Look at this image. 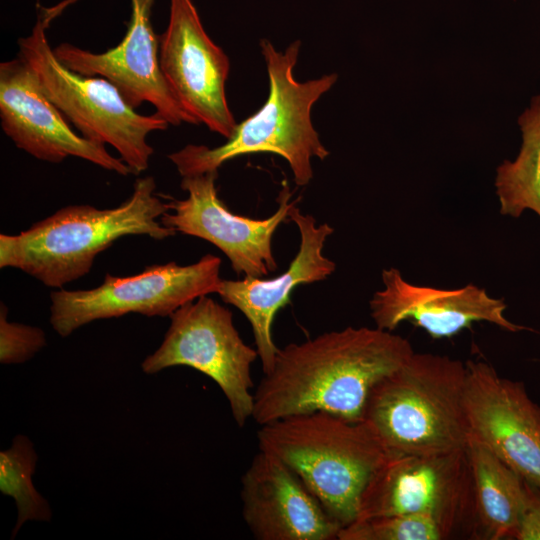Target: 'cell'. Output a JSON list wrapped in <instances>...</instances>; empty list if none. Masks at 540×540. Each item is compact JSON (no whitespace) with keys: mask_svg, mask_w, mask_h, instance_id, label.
<instances>
[{"mask_svg":"<svg viewBox=\"0 0 540 540\" xmlns=\"http://www.w3.org/2000/svg\"><path fill=\"white\" fill-rule=\"evenodd\" d=\"M413 353L409 341L391 331L351 326L278 348L254 392L252 419L261 426L321 411L362 421L371 389Z\"/></svg>","mask_w":540,"mask_h":540,"instance_id":"obj_1","label":"cell"},{"mask_svg":"<svg viewBox=\"0 0 540 540\" xmlns=\"http://www.w3.org/2000/svg\"><path fill=\"white\" fill-rule=\"evenodd\" d=\"M168 202L156 193L152 176L138 178L120 205L100 209L69 205L19 234L0 235V268H15L47 287L63 288L90 272L98 254L128 235L163 240L177 232L160 218Z\"/></svg>","mask_w":540,"mask_h":540,"instance_id":"obj_2","label":"cell"},{"mask_svg":"<svg viewBox=\"0 0 540 540\" xmlns=\"http://www.w3.org/2000/svg\"><path fill=\"white\" fill-rule=\"evenodd\" d=\"M301 42L277 51L267 40L260 41L267 66L269 95L253 115L237 124L233 135L218 147L188 144L168 155L182 177L218 171L225 162L241 155L268 152L289 164L297 186L313 177L312 158L324 160L330 154L320 141L311 121L315 102L336 83L337 74L298 82L293 70Z\"/></svg>","mask_w":540,"mask_h":540,"instance_id":"obj_3","label":"cell"},{"mask_svg":"<svg viewBox=\"0 0 540 540\" xmlns=\"http://www.w3.org/2000/svg\"><path fill=\"white\" fill-rule=\"evenodd\" d=\"M257 438L259 449L292 469L341 528L356 520L365 486L390 453L366 421L321 411L263 424Z\"/></svg>","mask_w":540,"mask_h":540,"instance_id":"obj_4","label":"cell"},{"mask_svg":"<svg viewBox=\"0 0 540 540\" xmlns=\"http://www.w3.org/2000/svg\"><path fill=\"white\" fill-rule=\"evenodd\" d=\"M466 363L416 353L371 389L363 414L391 453L435 454L466 447Z\"/></svg>","mask_w":540,"mask_h":540,"instance_id":"obj_5","label":"cell"},{"mask_svg":"<svg viewBox=\"0 0 540 540\" xmlns=\"http://www.w3.org/2000/svg\"><path fill=\"white\" fill-rule=\"evenodd\" d=\"M46 29L38 17L31 33L19 38L18 57L32 69L44 93L80 135L112 146L132 174L147 170L154 153L147 137L166 130L168 122L155 113H137L110 81L81 75L61 64Z\"/></svg>","mask_w":540,"mask_h":540,"instance_id":"obj_6","label":"cell"},{"mask_svg":"<svg viewBox=\"0 0 540 540\" xmlns=\"http://www.w3.org/2000/svg\"><path fill=\"white\" fill-rule=\"evenodd\" d=\"M393 514L430 517L448 539H479L467 447L435 454L390 452L365 486L356 519Z\"/></svg>","mask_w":540,"mask_h":540,"instance_id":"obj_7","label":"cell"},{"mask_svg":"<svg viewBox=\"0 0 540 540\" xmlns=\"http://www.w3.org/2000/svg\"><path fill=\"white\" fill-rule=\"evenodd\" d=\"M220 268L221 259L206 254L186 266L170 261L132 276L107 273L103 283L92 289L61 288L50 294V324L58 335L67 337L93 321L129 313L170 316L198 297L218 293L223 280Z\"/></svg>","mask_w":540,"mask_h":540,"instance_id":"obj_8","label":"cell"},{"mask_svg":"<svg viewBox=\"0 0 540 540\" xmlns=\"http://www.w3.org/2000/svg\"><path fill=\"white\" fill-rule=\"evenodd\" d=\"M159 348L141 364L146 374L188 366L211 378L224 393L239 427L252 418L254 393L251 366L259 357L233 323L232 312L208 297H198L170 316Z\"/></svg>","mask_w":540,"mask_h":540,"instance_id":"obj_9","label":"cell"},{"mask_svg":"<svg viewBox=\"0 0 540 540\" xmlns=\"http://www.w3.org/2000/svg\"><path fill=\"white\" fill-rule=\"evenodd\" d=\"M218 171L182 177L180 187L187 193L182 200L169 197V211L161 223L176 232L212 243L229 259L233 271L244 277H263L277 269L272 237L278 226L289 220L295 200L286 181L278 195V209L265 219H252L232 213L218 197Z\"/></svg>","mask_w":540,"mask_h":540,"instance_id":"obj_10","label":"cell"},{"mask_svg":"<svg viewBox=\"0 0 540 540\" xmlns=\"http://www.w3.org/2000/svg\"><path fill=\"white\" fill-rule=\"evenodd\" d=\"M164 77L181 106L199 124L229 139L237 126L226 98L230 61L205 31L192 0H170L169 21L160 35Z\"/></svg>","mask_w":540,"mask_h":540,"instance_id":"obj_11","label":"cell"},{"mask_svg":"<svg viewBox=\"0 0 540 540\" xmlns=\"http://www.w3.org/2000/svg\"><path fill=\"white\" fill-rule=\"evenodd\" d=\"M154 2L130 0L127 31L115 47L94 53L61 43L53 48L54 55L76 73L110 81L134 109L148 102L154 106L155 114L169 125H199L178 102L161 70L160 36L155 33L151 21Z\"/></svg>","mask_w":540,"mask_h":540,"instance_id":"obj_12","label":"cell"},{"mask_svg":"<svg viewBox=\"0 0 540 540\" xmlns=\"http://www.w3.org/2000/svg\"><path fill=\"white\" fill-rule=\"evenodd\" d=\"M464 407L469 437L489 448L527 482L540 487V405L522 382L468 360Z\"/></svg>","mask_w":540,"mask_h":540,"instance_id":"obj_13","label":"cell"},{"mask_svg":"<svg viewBox=\"0 0 540 540\" xmlns=\"http://www.w3.org/2000/svg\"><path fill=\"white\" fill-rule=\"evenodd\" d=\"M0 120L2 130L16 147L36 159L60 163L67 157H77L123 176L131 174L105 144L71 128L20 57L0 64Z\"/></svg>","mask_w":540,"mask_h":540,"instance_id":"obj_14","label":"cell"},{"mask_svg":"<svg viewBox=\"0 0 540 540\" xmlns=\"http://www.w3.org/2000/svg\"><path fill=\"white\" fill-rule=\"evenodd\" d=\"M242 515L258 540H332L341 527L299 476L259 451L241 479Z\"/></svg>","mask_w":540,"mask_h":540,"instance_id":"obj_15","label":"cell"},{"mask_svg":"<svg viewBox=\"0 0 540 540\" xmlns=\"http://www.w3.org/2000/svg\"><path fill=\"white\" fill-rule=\"evenodd\" d=\"M381 277L384 288L376 291L369 302L379 329L392 331L409 320L435 339L452 337L479 321L510 332L529 329L506 318L503 299L491 297L474 284L452 290L415 285L393 267L384 269Z\"/></svg>","mask_w":540,"mask_h":540,"instance_id":"obj_16","label":"cell"},{"mask_svg":"<svg viewBox=\"0 0 540 540\" xmlns=\"http://www.w3.org/2000/svg\"><path fill=\"white\" fill-rule=\"evenodd\" d=\"M289 220L298 228L300 245L288 269L269 279H223L217 293L249 321L263 373L272 369L278 351L272 338L276 313L289 302L290 294L299 284L322 281L336 269L335 263L323 255L324 243L334 229L327 223L317 225L315 218L303 214L296 204L289 211Z\"/></svg>","mask_w":540,"mask_h":540,"instance_id":"obj_17","label":"cell"},{"mask_svg":"<svg viewBox=\"0 0 540 540\" xmlns=\"http://www.w3.org/2000/svg\"><path fill=\"white\" fill-rule=\"evenodd\" d=\"M466 447L479 539H514L526 499V480L478 440L469 437Z\"/></svg>","mask_w":540,"mask_h":540,"instance_id":"obj_18","label":"cell"},{"mask_svg":"<svg viewBox=\"0 0 540 540\" xmlns=\"http://www.w3.org/2000/svg\"><path fill=\"white\" fill-rule=\"evenodd\" d=\"M522 144L517 157L496 169L495 188L500 213L518 218L525 210L540 217V94L518 117Z\"/></svg>","mask_w":540,"mask_h":540,"instance_id":"obj_19","label":"cell"},{"mask_svg":"<svg viewBox=\"0 0 540 540\" xmlns=\"http://www.w3.org/2000/svg\"><path fill=\"white\" fill-rule=\"evenodd\" d=\"M36 465L37 454L26 436L17 435L10 448L0 452V491L15 500L18 511L12 539L26 521H50L52 517L48 502L32 483Z\"/></svg>","mask_w":540,"mask_h":540,"instance_id":"obj_20","label":"cell"},{"mask_svg":"<svg viewBox=\"0 0 540 540\" xmlns=\"http://www.w3.org/2000/svg\"><path fill=\"white\" fill-rule=\"evenodd\" d=\"M339 540H444L443 528L423 515L393 514L356 519L340 529Z\"/></svg>","mask_w":540,"mask_h":540,"instance_id":"obj_21","label":"cell"},{"mask_svg":"<svg viewBox=\"0 0 540 540\" xmlns=\"http://www.w3.org/2000/svg\"><path fill=\"white\" fill-rule=\"evenodd\" d=\"M7 307L0 306V362L18 364L30 360L46 345L45 332L39 328L7 319Z\"/></svg>","mask_w":540,"mask_h":540,"instance_id":"obj_22","label":"cell"},{"mask_svg":"<svg viewBox=\"0 0 540 540\" xmlns=\"http://www.w3.org/2000/svg\"><path fill=\"white\" fill-rule=\"evenodd\" d=\"M514 539L540 540V487L526 481V499Z\"/></svg>","mask_w":540,"mask_h":540,"instance_id":"obj_23","label":"cell"},{"mask_svg":"<svg viewBox=\"0 0 540 540\" xmlns=\"http://www.w3.org/2000/svg\"><path fill=\"white\" fill-rule=\"evenodd\" d=\"M79 0H62L61 2L49 6V7H43L38 5L39 7V14L38 17L41 19L43 24L46 28H48L51 24V22L57 18L65 9L70 7L71 5L75 4Z\"/></svg>","mask_w":540,"mask_h":540,"instance_id":"obj_24","label":"cell"}]
</instances>
